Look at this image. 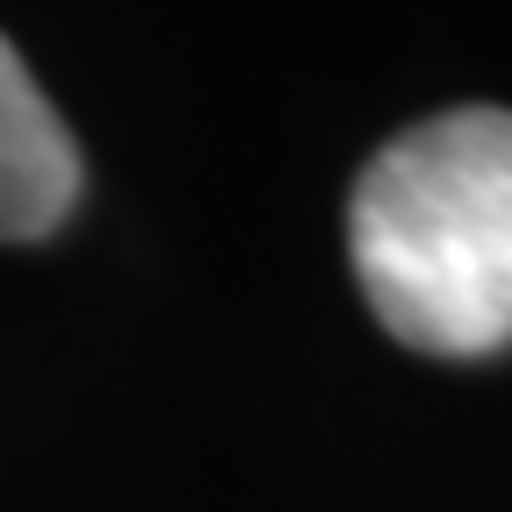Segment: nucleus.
<instances>
[{
  "instance_id": "f257e3e1",
  "label": "nucleus",
  "mask_w": 512,
  "mask_h": 512,
  "mask_svg": "<svg viewBox=\"0 0 512 512\" xmlns=\"http://www.w3.org/2000/svg\"><path fill=\"white\" fill-rule=\"evenodd\" d=\"M349 256L370 313L420 356L512 342V114L456 107L392 136L356 178Z\"/></svg>"
},
{
  "instance_id": "f03ea898",
  "label": "nucleus",
  "mask_w": 512,
  "mask_h": 512,
  "mask_svg": "<svg viewBox=\"0 0 512 512\" xmlns=\"http://www.w3.org/2000/svg\"><path fill=\"white\" fill-rule=\"evenodd\" d=\"M79 200V150L29 64L0 36V242L50 235Z\"/></svg>"
}]
</instances>
